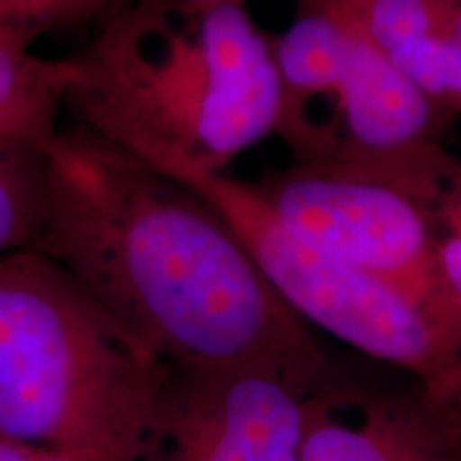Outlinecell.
Segmentation results:
<instances>
[{"label":"cell","instance_id":"cell-1","mask_svg":"<svg viewBox=\"0 0 461 461\" xmlns=\"http://www.w3.org/2000/svg\"><path fill=\"white\" fill-rule=\"evenodd\" d=\"M34 252L176 367H255L305 395L327 359L230 224L197 193L95 132L60 129L45 149Z\"/></svg>","mask_w":461,"mask_h":461},{"label":"cell","instance_id":"cell-2","mask_svg":"<svg viewBox=\"0 0 461 461\" xmlns=\"http://www.w3.org/2000/svg\"><path fill=\"white\" fill-rule=\"evenodd\" d=\"M82 54L65 107L79 126L167 177L227 171L276 135L272 43L244 3L171 7L122 0Z\"/></svg>","mask_w":461,"mask_h":461},{"label":"cell","instance_id":"cell-3","mask_svg":"<svg viewBox=\"0 0 461 461\" xmlns=\"http://www.w3.org/2000/svg\"><path fill=\"white\" fill-rule=\"evenodd\" d=\"M169 363L48 257H0V436L135 461Z\"/></svg>","mask_w":461,"mask_h":461},{"label":"cell","instance_id":"cell-4","mask_svg":"<svg viewBox=\"0 0 461 461\" xmlns=\"http://www.w3.org/2000/svg\"><path fill=\"white\" fill-rule=\"evenodd\" d=\"M171 180L197 193L230 224L269 286L312 330L412 374L419 391L461 423V346L412 299L282 227L252 184L227 171Z\"/></svg>","mask_w":461,"mask_h":461},{"label":"cell","instance_id":"cell-5","mask_svg":"<svg viewBox=\"0 0 461 461\" xmlns=\"http://www.w3.org/2000/svg\"><path fill=\"white\" fill-rule=\"evenodd\" d=\"M252 186L282 227L397 288L461 346V322L438 265L440 233L417 199L336 167L293 165Z\"/></svg>","mask_w":461,"mask_h":461},{"label":"cell","instance_id":"cell-6","mask_svg":"<svg viewBox=\"0 0 461 461\" xmlns=\"http://www.w3.org/2000/svg\"><path fill=\"white\" fill-rule=\"evenodd\" d=\"M255 367H176L135 461H299L305 400Z\"/></svg>","mask_w":461,"mask_h":461},{"label":"cell","instance_id":"cell-7","mask_svg":"<svg viewBox=\"0 0 461 461\" xmlns=\"http://www.w3.org/2000/svg\"><path fill=\"white\" fill-rule=\"evenodd\" d=\"M442 113H447L445 109L403 77L387 54L350 26L333 99L336 152L330 163L319 167H336L395 184L431 214L445 176L455 163L436 141Z\"/></svg>","mask_w":461,"mask_h":461},{"label":"cell","instance_id":"cell-8","mask_svg":"<svg viewBox=\"0 0 461 461\" xmlns=\"http://www.w3.org/2000/svg\"><path fill=\"white\" fill-rule=\"evenodd\" d=\"M299 461H461V425L420 391L305 400Z\"/></svg>","mask_w":461,"mask_h":461},{"label":"cell","instance_id":"cell-9","mask_svg":"<svg viewBox=\"0 0 461 461\" xmlns=\"http://www.w3.org/2000/svg\"><path fill=\"white\" fill-rule=\"evenodd\" d=\"M348 41L350 26L344 17L321 0H310V7L272 43L282 96L276 137L293 152V165L314 167L325 158L314 105L331 101L333 109Z\"/></svg>","mask_w":461,"mask_h":461},{"label":"cell","instance_id":"cell-10","mask_svg":"<svg viewBox=\"0 0 461 461\" xmlns=\"http://www.w3.org/2000/svg\"><path fill=\"white\" fill-rule=\"evenodd\" d=\"M71 75V58L48 60L0 39V137L45 152L60 132Z\"/></svg>","mask_w":461,"mask_h":461},{"label":"cell","instance_id":"cell-11","mask_svg":"<svg viewBox=\"0 0 461 461\" xmlns=\"http://www.w3.org/2000/svg\"><path fill=\"white\" fill-rule=\"evenodd\" d=\"M45 188V152L0 137V257L37 248Z\"/></svg>","mask_w":461,"mask_h":461},{"label":"cell","instance_id":"cell-12","mask_svg":"<svg viewBox=\"0 0 461 461\" xmlns=\"http://www.w3.org/2000/svg\"><path fill=\"white\" fill-rule=\"evenodd\" d=\"M372 45L391 54L438 32H453L455 0H321Z\"/></svg>","mask_w":461,"mask_h":461},{"label":"cell","instance_id":"cell-13","mask_svg":"<svg viewBox=\"0 0 461 461\" xmlns=\"http://www.w3.org/2000/svg\"><path fill=\"white\" fill-rule=\"evenodd\" d=\"M389 60L431 103L445 109H461V39L438 32L391 51Z\"/></svg>","mask_w":461,"mask_h":461},{"label":"cell","instance_id":"cell-14","mask_svg":"<svg viewBox=\"0 0 461 461\" xmlns=\"http://www.w3.org/2000/svg\"><path fill=\"white\" fill-rule=\"evenodd\" d=\"M118 0H0V39L31 51L32 43L112 9Z\"/></svg>","mask_w":461,"mask_h":461},{"label":"cell","instance_id":"cell-15","mask_svg":"<svg viewBox=\"0 0 461 461\" xmlns=\"http://www.w3.org/2000/svg\"><path fill=\"white\" fill-rule=\"evenodd\" d=\"M431 218L445 227V233L461 235V165L453 163L448 169L445 182H442L440 193L434 207H431Z\"/></svg>","mask_w":461,"mask_h":461},{"label":"cell","instance_id":"cell-16","mask_svg":"<svg viewBox=\"0 0 461 461\" xmlns=\"http://www.w3.org/2000/svg\"><path fill=\"white\" fill-rule=\"evenodd\" d=\"M438 265L448 299L461 322V235L440 233L438 238Z\"/></svg>","mask_w":461,"mask_h":461},{"label":"cell","instance_id":"cell-17","mask_svg":"<svg viewBox=\"0 0 461 461\" xmlns=\"http://www.w3.org/2000/svg\"><path fill=\"white\" fill-rule=\"evenodd\" d=\"M39 453L41 451H37V448L17 445V442L0 436V461H34Z\"/></svg>","mask_w":461,"mask_h":461},{"label":"cell","instance_id":"cell-18","mask_svg":"<svg viewBox=\"0 0 461 461\" xmlns=\"http://www.w3.org/2000/svg\"><path fill=\"white\" fill-rule=\"evenodd\" d=\"M34 461H105L99 457H92L86 453H73V451H41Z\"/></svg>","mask_w":461,"mask_h":461},{"label":"cell","instance_id":"cell-19","mask_svg":"<svg viewBox=\"0 0 461 461\" xmlns=\"http://www.w3.org/2000/svg\"><path fill=\"white\" fill-rule=\"evenodd\" d=\"M122 3V0H118ZM132 3H149V5H171V7H203V5L227 3V0H132ZM233 3H246V0H233Z\"/></svg>","mask_w":461,"mask_h":461},{"label":"cell","instance_id":"cell-20","mask_svg":"<svg viewBox=\"0 0 461 461\" xmlns=\"http://www.w3.org/2000/svg\"><path fill=\"white\" fill-rule=\"evenodd\" d=\"M451 31L457 39H461V0H455V11H453V24Z\"/></svg>","mask_w":461,"mask_h":461}]
</instances>
